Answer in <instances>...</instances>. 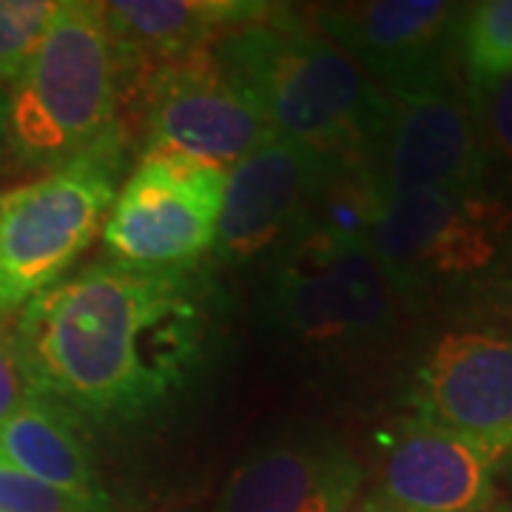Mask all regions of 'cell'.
Returning <instances> with one entry per match:
<instances>
[{
  "label": "cell",
  "instance_id": "obj_1",
  "mask_svg": "<svg viewBox=\"0 0 512 512\" xmlns=\"http://www.w3.org/2000/svg\"><path fill=\"white\" fill-rule=\"evenodd\" d=\"M214 299L194 268L97 262L35 296L12 348L29 393L94 424L157 416L200 373Z\"/></svg>",
  "mask_w": 512,
  "mask_h": 512
},
{
  "label": "cell",
  "instance_id": "obj_2",
  "mask_svg": "<svg viewBox=\"0 0 512 512\" xmlns=\"http://www.w3.org/2000/svg\"><path fill=\"white\" fill-rule=\"evenodd\" d=\"M228 77L242 86L274 134L311 148L353 174L376 146L390 97L328 37L288 12H265L214 43Z\"/></svg>",
  "mask_w": 512,
  "mask_h": 512
},
{
  "label": "cell",
  "instance_id": "obj_3",
  "mask_svg": "<svg viewBox=\"0 0 512 512\" xmlns=\"http://www.w3.org/2000/svg\"><path fill=\"white\" fill-rule=\"evenodd\" d=\"M367 202L348 174L313 220L271 254L262 311L285 339L319 353L384 345L399 296L365 239Z\"/></svg>",
  "mask_w": 512,
  "mask_h": 512
},
{
  "label": "cell",
  "instance_id": "obj_4",
  "mask_svg": "<svg viewBox=\"0 0 512 512\" xmlns=\"http://www.w3.org/2000/svg\"><path fill=\"white\" fill-rule=\"evenodd\" d=\"M120 66L103 3L63 0L0 100V134L23 163L55 171L123 134Z\"/></svg>",
  "mask_w": 512,
  "mask_h": 512
},
{
  "label": "cell",
  "instance_id": "obj_5",
  "mask_svg": "<svg viewBox=\"0 0 512 512\" xmlns=\"http://www.w3.org/2000/svg\"><path fill=\"white\" fill-rule=\"evenodd\" d=\"M512 208L481 191H441L367 208L365 239L402 308L481 285L507 254Z\"/></svg>",
  "mask_w": 512,
  "mask_h": 512
},
{
  "label": "cell",
  "instance_id": "obj_6",
  "mask_svg": "<svg viewBox=\"0 0 512 512\" xmlns=\"http://www.w3.org/2000/svg\"><path fill=\"white\" fill-rule=\"evenodd\" d=\"M123 168V134L0 200V316L60 282L106 225Z\"/></svg>",
  "mask_w": 512,
  "mask_h": 512
},
{
  "label": "cell",
  "instance_id": "obj_7",
  "mask_svg": "<svg viewBox=\"0 0 512 512\" xmlns=\"http://www.w3.org/2000/svg\"><path fill=\"white\" fill-rule=\"evenodd\" d=\"M387 97V123L353 174L367 208L399 197L484 188L490 160L470 97L458 92L453 77Z\"/></svg>",
  "mask_w": 512,
  "mask_h": 512
},
{
  "label": "cell",
  "instance_id": "obj_8",
  "mask_svg": "<svg viewBox=\"0 0 512 512\" xmlns=\"http://www.w3.org/2000/svg\"><path fill=\"white\" fill-rule=\"evenodd\" d=\"M143 97L146 154L180 157L228 174L276 137L262 111L214 55V46L177 57L137 86Z\"/></svg>",
  "mask_w": 512,
  "mask_h": 512
},
{
  "label": "cell",
  "instance_id": "obj_9",
  "mask_svg": "<svg viewBox=\"0 0 512 512\" xmlns=\"http://www.w3.org/2000/svg\"><path fill=\"white\" fill-rule=\"evenodd\" d=\"M222 191V171L146 154L103 225L109 254L128 268H194L214 248Z\"/></svg>",
  "mask_w": 512,
  "mask_h": 512
},
{
  "label": "cell",
  "instance_id": "obj_10",
  "mask_svg": "<svg viewBox=\"0 0 512 512\" xmlns=\"http://www.w3.org/2000/svg\"><path fill=\"white\" fill-rule=\"evenodd\" d=\"M350 168L285 137H271L225 174L214 256L248 265L299 234Z\"/></svg>",
  "mask_w": 512,
  "mask_h": 512
},
{
  "label": "cell",
  "instance_id": "obj_11",
  "mask_svg": "<svg viewBox=\"0 0 512 512\" xmlns=\"http://www.w3.org/2000/svg\"><path fill=\"white\" fill-rule=\"evenodd\" d=\"M410 404L416 419L512 453V333L450 330L424 353Z\"/></svg>",
  "mask_w": 512,
  "mask_h": 512
},
{
  "label": "cell",
  "instance_id": "obj_12",
  "mask_svg": "<svg viewBox=\"0 0 512 512\" xmlns=\"http://www.w3.org/2000/svg\"><path fill=\"white\" fill-rule=\"evenodd\" d=\"M461 6L444 0H370L322 9V35L384 92L450 80Z\"/></svg>",
  "mask_w": 512,
  "mask_h": 512
},
{
  "label": "cell",
  "instance_id": "obj_13",
  "mask_svg": "<svg viewBox=\"0 0 512 512\" xmlns=\"http://www.w3.org/2000/svg\"><path fill=\"white\" fill-rule=\"evenodd\" d=\"M490 447L410 419L384 444L373 498L393 512H478L495 501Z\"/></svg>",
  "mask_w": 512,
  "mask_h": 512
},
{
  "label": "cell",
  "instance_id": "obj_14",
  "mask_svg": "<svg viewBox=\"0 0 512 512\" xmlns=\"http://www.w3.org/2000/svg\"><path fill=\"white\" fill-rule=\"evenodd\" d=\"M365 473L342 444L319 436L279 439L242 458L217 512H350Z\"/></svg>",
  "mask_w": 512,
  "mask_h": 512
},
{
  "label": "cell",
  "instance_id": "obj_15",
  "mask_svg": "<svg viewBox=\"0 0 512 512\" xmlns=\"http://www.w3.org/2000/svg\"><path fill=\"white\" fill-rule=\"evenodd\" d=\"M271 6L239 0H114L103 3L111 46L120 66L123 92L154 69L197 49L214 46L222 35L262 18Z\"/></svg>",
  "mask_w": 512,
  "mask_h": 512
},
{
  "label": "cell",
  "instance_id": "obj_16",
  "mask_svg": "<svg viewBox=\"0 0 512 512\" xmlns=\"http://www.w3.org/2000/svg\"><path fill=\"white\" fill-rule=\"evenodd\" d=\"M0 458L60 493L106 510L89 441L63 404L26 390L18 410L0 424Z\"/></svg>",
  "mask_w": 512,
  "mask_h": 512
},
{
  "label": "cell",
  "instance_id": "obj_17",
  "mask_svg": "<svg viewBox=\"0 0 512 512\" xmlns=\"http://www.w3.org/2000/svg\"><path fill=\"white\" fill-rule=\"evenodd\" d=\"M456 46L467 89H484L512 69V0H484L461 9Z\"/></svg>",
  "mask_w": 512,
  "mask_h": 512
},
{
  "label": "cell",
  "instance_id": "obj_18",
  "mask_svg": "<svg viewBox=\"0 0 512 512\" xmlns=\"http://www.w3.org/2000/svg\"><path fill=\"white\" fill-rule=\"evenodd\" d=\"M57 0H0V80H15L37 52Z\"/></svg>",
  "mask_w": 512,
  "mask_h": 512
},
{
  "label": "cell",
  "instance_id": "obj_19",
  "mask_svg": "<svg viewBox=\"0 0 512 512\" xmlns=\"http://www.w3.org/2000/svg\"><path fill=\"white\" fill-rule=\"evenodd\" d=\"M487 160L512 163V69L484 89H467Z\"/></svg>",
  "mask_w": 512,
  "mask_h": 512
},
{
  "label": "cell",
  "instance_id": "obj_20",
  "mask_svg": "<svg viewBox=\"0 0 512 512\" xmlns=\"http://www.w3.org/2000/svg\"><path fill=\"white\" fill-rule=\"evenodd\" d=\"M0 512H106L20 473L0 458Z\"/></svg>",
  "mask_w": 512,
  "mask_h": 512
},
{
  "label": "cell",
  "instance_id": "obj_21",
  "mask_svg": "<svg viewBox=\"0 0 512 512\" xmlns=\"http://www.w3.org/2000/svg\"><path fill=\"white\" fill-rule=\"evenodd\" d=\"M26 399V382L20 376L12 336L0 325V424L9 419Z\"/></svg>",
  "mask_w": 512,
  "mask_h": 512
},
{
  "label": "cell",
  "instance_id": "obj_22",
  "mask_svg": "<svg viewBox=\"0 0 512 512\" xmlns=\"http://www.w3.org/2000/svg\"><path fill=\"white\" fill-rule=\"evenodd\" d=\"M151 512H205L197 504H188V501H171V504H160V507H154Z\"/></svg>",
  "mask_w": 512,
  "mask_h": 512
},
{
  "label": "cell",
  "instance_id": "obj_23",
  "mask_svg": "<svg viewBox=\"0 0 512 512\" xmlns=\"http://www.w3.org/2000/svg\"><path fill=\"white\" fill-rule=\"evenodd\" d=\"M350 512H393V510H390V507H384L379 498H373V495H370V498H365L362 504H356Z\"/></svg>",
  "mask_w": 512,
  "mask_h": 512
},
{
  "label": "cell",
  "instance_id": "obj_24",
  "mask_svg": "<svg viewBox=\"0 0 512 512\" xmlns=\"http://www.w3.org/2000/svg\"><path fill=\"white\" fill-rule=\"evenodd\" d=\"M478 512H512L507 504H498V501H493V504H487L484 510H478Z\"/></svg>",
  "mask_w": 512,
  "mask_h": 512
},
{
  "label": "cell",
  "instance_id": "obj_25",
  "mask_svg": "<svg viewBox=\"0 0 512 512\" xmlns=\"http://www.w3.org/2000/svg\"><path fill=\"white\" fill-rule=\"evenodd\" d=\"M507 461H510V467H512V453H510V456H507Z\"/></svg>",
  "mask_w": 512,
  "mask_h": 512
}]
</instances>
